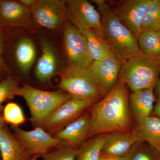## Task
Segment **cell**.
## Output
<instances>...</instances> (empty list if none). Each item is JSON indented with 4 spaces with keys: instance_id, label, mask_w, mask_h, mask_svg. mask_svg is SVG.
Here are the masks:
<instances>
[{
    "instance_id": "obj_1",
    "label": "cell",
    "mask_w": 160,
    "mask_h": 160,
    "mask_svg": "<svg viewBox=\"0 0 160 160\" xmlns=\"http://www.w3.org/2000/svg\"><path fill=\"white\" fill-rule=\"evenodd\" d=\"M87 138L102 134L129 132L131 118L128 86L119 78L116 86L91 110Z\"/></svg>"
},
{
    "instance_id": "obj_2",
    "label": "cell",
    "mask_w": 160,
    "mask_h": 160,
    "mask_svg": "<svg viewBox=\"0 0 160 160\" xmlns=\"http://www.w3.org/2000/svg\"><path fill=\"white\" fill-rule=\"evenodd\" d=\"M101 15L102 34L112 53L122 63L141 52L137 39L104 0L93 1Z\"/></svg>"
},
{
    "instance_id": "obj_3",
    "label": "cell",
    "mask_w": 160,
    "mask_h": 160,
    "mask_svg": "<svg viewBox=\"0 0 160 160\" xmlns=\"http://www.w3.org/2000/svg\"><path fill=\"white\" fill-rule=\"evenodd\" d=\"M160 75V57L142 53L129 58L122 63L120 78L132 92L153 89Z\"/></svg>"
},
{
    "instance_id": "obj_4",
    "label": "cell",
    "mask_w": 160,
    "mask_h": 160,
    "mask_svg": "<svg viewBox=\"0 0 160 160\" xmlns=\"http://www.w3.org/2000/svg\"><path fill=\"white\" fill-rule=\"evenodd\" d=\"M60 77L59 87L72 98L86 101L92 105L104 97L89 66L69 65L63 69Z\"/></svg>"
},
{
    "instance_id": "obj_5",
    "label": "cell",
    "mask_w": 160,
    "mask_h": 160,
    "mask_svg": "<svg viewBox=\"0 0 160 160\" xmlns=\"http://www.w3.org/2000/svg\"><path fill=\"white\" fill-rule=\"evenodd\" d=\"M18 95L26 101L31 113L32 122L37 126L53 110L72 99L70 95L62 90L44 91L27 84L19 87Z\"/></svg>"
},
{
    "instance_id": "obj_6",
    "label": "cell",
    "mask_w": 160,
    "mask_h": 160,
    "mask_svg": "<svg viewBox=\"0 0 160 160\" xmlns=\"http://www.w3.org/2000/svg\"><path fill=\"white\" fill-rule=\"evenodd\" d=\"M33 25L55 29L66 21V2L63 0H38L30 8Z\"/></svg>"
},
{
    "instance_id": "obj_7",
    "label": "cell",
    "mask_w": 160,
    "mask_h": 160,
    "mask_svg": "<svg viewBox=\"0 0 160 160\" xmlns=\"http://www.w3.org/2000/svg\"><path fill=\"white\" fill-rule=\"evenodd\" d=\"M63 42L70 65L88 67L93 60L89 54L84 35L66 20L63 25Z\"/></svg>"
},
{
    "instance_id": "obj_8",
    "label": "cell",
    "mask_w": 160,
    "mask_h": 160,
    "mask_svg": "<svg viewBox=\"0 0 160 160\" xmlns=\"http://www.w3.org/2000/svg\"><path fill=\"white\" fill-rule=\"evenodd\" d=\"M12 129L15 137L30 157L35 155L41 156L64 143L52 136L40 126L30 131L20 129L18 126H12Z\"/></svg>"
},
{
    "instance_id": "obj_9",
    "label": "cell",
    "mask_w": 160,
    "mask_h": 160,
    "mask_svg": "<svg viewBox=\"0 0 160 160\" xmlns=\"http://www.w3.org/2000/svg\"><path fill=\"white\" fill-rule=\"evenodd\" d=\"M66 18L70 24L81 31L93 29L102 33L101 15L98 9L87 0H67Z\"/></svg>"
},
{
    "instance_id": "obj_10",
    "label": "cell",
    "mask_w": 160,
    "mask_h": 160,
    "mask_svg": "<svg viewBox=\"0 0 160 160\" xmlns=\"http://www.w3.org/2000/svg\"><path fill=\"white\" fill-rule=\"evenodd\" d=\"M91 103L72 98L53 110L38 126L48 133H56L79 117Z\"/></svg>"
},
{
    "instance_id": "obj_11",
    "label": "cell",
    "mask_w": 160,
    "mask_h": 160,
    "mask_svg": "<svg viewBox=\"0 0 160 160\" xmlns=\"http://www.w3.org/2000/svg\"><path fill=\"white\" fill-rule=\"evenodd\" d=\"M152 0H127L113 9L115 14L137 39L147 10Z\"/></svg>"
},
{
    "instance_id": "obj_12",
    "label": "cell",
    "mask_w": 160,
    "mask_h": 160,
    "mask_svg": "<svg viewBox=\"0 0 160 160\" xmlns=\"http://www.w3.org/2000/svg\"><path fill=\"white\" fill-rule=\"evenodd\" d=\"M122 65L120 60L111 53L102 59L93 61L89 66L104 97L118 83Z\"/></svg>"
},
{
    "instance_id": "obj_13",
    "label": "cell",
    "mask_w": 160,
    "mask_h": 160,
    "mask_svg": "<svg viewBox=\"0 0 160 160\" xmlns=\"http://www.w3.org/2000/svg\"><path fill=\"white\" fill-rule=\"evenodd\" d=\"M0 23L3 26L31 29L33 23L30 9L19 2L2 1Z\"/></svg>"
},
{
    "instance_id": "obj_14",
    "label": "cell",
    "mask_w": 160,
    "mask_h": 160,
    "mask_svg": "<svg viewBox=\"0 0 160 160\" xmlns=\"http://www.w3.org/2000/svg\"><path fill=\"white\" fill-rule=\"evenodd\" d=\"M90 115L82 114L55 134L63 142L75 147L87 138L90 125Z\"/></svg>"
},
{
    "instance_id": "obj_15",
    "label": "cell",
    "mask_w": 160,
    "mask_h": 160,
    "mask_svg": "<svg viewBox=\"0 0 160 160\" xmlns=\"http://www.w3.org/2000/svg\"><path fill=\"white\" fill-rule=\"evenodd\" d=\"M140 142L135 131L118 132L108 134L102 152L122 158L133 146Z\"/></svg>"
},
{
    "instance_id": "obj_16",
    "label": "cell",
    "mask_w": 160,
    "mask_h": 160,
    "mask_svg": "<svg viewBox=\"0 0 160 160\" xmlns=\"http://www.w3.org/2000/svg\"><path fill=\"white\" fill-rule=\"evenodd\" d=\"M42 55L38 60L35 74L37 78L42 82H47L55 73L57 68V58L52 46L44 38L40 40Z\"/></svg>"
},
{
    "instance_id": "obj_17",
    "label": "cell",
    "mask_w": 160,
    "mask_h": 160,
    "mask_svg": "<svg viewBox=\"0 0 160 160\" xmlns=\"http://www.w3.org/2000/svg\"><path fill=\"white\" fill-rule=\"evenodd\" d=\"M153 89H140L130 95L129 109L137 122L149 116L153 111L156 100Z\"/></svg>"
},
{
    "instance_id": "obj_18",
    "label": "cell",
    "mask_w": 160,
    "mask_h": 160,
    "mask_svg": "<svg viewBox=\"0 0 160 160\" xmlns=\"http://www.w3.org/2000/svg\"><path fill=\"white\" fill-rule=\"evenodd\" d=\"M0 154L2 160H29L32 158L17 138L5 127L0 129Z\"/></svg>"
},
{
    "instance_id": "obj_19",
    "label": "cell",
    "mask_w": 160,
    "mask_h": 160,
    "mask_svg": "<svg viewBox=\"0 0 160 160\" xmlns=\"http://www.w3.org/2000/svg\"><path fill=\"white\" fill-rule=\"evenodd\" d=\"M134 131L140 142H147L160 153V118L149 116L139 120Z\"/></svg>"
},
{
    "instance_id": "obj_20",
    "label": "cell",
    "mask_w": 160,
    "mask_h": 160,
    "mask_svg": "<svg viewBox=\"0 0 160 160\" xmlns=\"http://www.w3.org/2000/svg\"><path fill=\"white\" fill-rule=\"evenodd\" d=\"M80 31L86 38L89 54L93 61L102 59L112 53L101 32L93 29Z\"/></svg>"
},
{
    "instance_id": "obj_21",
    "label": "cell",
    "mask_w": 160,
    "mask_h": 160,
    "mask_svg": "<svg viewBox=\"0 0 160 160\" xmlns=\"http://www.w3.org/2000/svg\"><path fill=\"white\" fill-rule=\"evenodd\" d=\"M16 59L21 71L28 75L34 64L36 57V50L33 42L28 38H23L16 47Z\"/></svg>"
},
{
    "instance_id": "obj_22",
    "label": "cell",
    "mask_w": 160,
    "mask_h": 160,
    "mask_svg": "<svg viewBox=\"0 0 160 160\" xmlns=\"http://www.w3.org/2000/svg\"><path fill=\"white\" fill-rule=\"evenodd\" d=\"M138 42L142 53L160 57V31L143 30L138 38Z\"/></svg>"
},
{
    "instance_id": "obj_23",
    "label": "cell",
    "mask_w": 160,
    "mask_h": 160,
    "mask_svg": "<svg viewBox=\"0 0 160 160\" xmlns=\"http://www.w3.org/2000/svg\"><path fill=\"white\" fill-rule=\"evenodd\" d=\"M108 134L98 135L78 149L77 160H98Z\"/></svg>"
},
{
    "instance_id": "obj_24",
    "label": "cell",
    "mask_w": 160,
    "mask_h": 160,
    "mask_svg": "<svg viewBox=\"0 0 160 160\" xmlns=\"http://www.w3.org/2000/svg\"><path fill=\"white\" fill-rule=\"evenodd\" d=\"M78 149L63 143L41 156L43 160H77Z\"/></svg>"
},
{
    "instance_id": "obj_25",
    "label": "cell",
    "mask_w": 160,
    "mask_h": 160,
    "mask_svg": "<svg viewBox=\"0 0 160 160\" xmlns=\"http://www.w3.org/2000/svg\"><path fill=\"white\" fill-rule=\"evenodd\" d=\"M160 31V0H152L143 21L142 31Z\"/></svg>"
},
{
    "instance_id": "obj_26",
    "label": "cell",
    "mask_w": 160,
    "mask_h": 160,
    "mask_svg": "<svg viewBox=\"0 0 160 160\" xmlns=\"http://www.w3.org/2000/svg\"><path fill=\"white\" fill-rule=\"evenodd\" d=\"M3 119L12 126H18L25 122L26 119L22 108L18 104L8 103L3 111Z\"/></svg>"
},
{
    "instance_id": "obj_27",
    "label": "cell",
    "mask_w": 160,
    "mask_h": 160,
    "mask_svg": "<svg viewBox=\"0 0 160 160\" xmlns=\"http://www.w3.org/2000/svg\"><path fill=\"white\" fill-rule=\"evenodd\" d=\"M19 87L17 81L8 78L0 82V107L6 100L18 95Z\"/></svg>"
},
{
    "instance_id": "obj_28",
    "label": "cell",
    "mask_w": 160,
    "mask_h": 160,
    "mask_svg": "<svg viewBox=\"0 0 160 160\" xmlns=\"http://www.w3.org/2000/svg\"><path fill=\"white\" fill-rule=\"evenodd\" d=\"M136 145V144H135ZM135 145L132 147L123 160H160L159 157Z\"/></svg>"
},
{
    "instance_id": "obj_29",
    "label": "cell",
    "mask_w": 160,
    "mask_h": 160,
    "mask_svg": "<svg viewBox=\"0 0 160 160\" xmlns=\"http://www.w3.org/2000/svg\"><path fill=\"white\" fill-rule=\"evenodd\" d=\"M98 160H123L122 158L115 156L106 154L102 152Z\"/></svg>"
},
{
    "instance_id": "obj_30",
    "label": "cell",
    "mask_w": 160,
    "mask_h": 160,
    "mask_svg": "<svg viewBox=\"0 0 160 160\" xmlns=\"http://www.w3.org/2000/svg\"><path fill=\"white\" fill-rule=\"evenodd\" d=\"M155 116L160 118V98L158 99L156 104L155 105L153 111Z\"/></svg>"
},
{
    "instance_id": "obj_31",
    "label": "cell",
    "mask_w": 160,
    "mask_h": 160,
    "mask_svg": "<svg viewBox=\"0 0 160 160\" xmlns=\"http://www.w3.org/2000/svg\"><path fill=\"white\" fill-rule=\"evenodd\" d=\"M36 1V0H20L19 2L24 6L30 9L32 6L34 5Z\"/></svg>"
},
{
    "instance_id": "obj_32",
    "label": "cell",
    "mask_w": 160,
    "mask_h": 160,
    "mask_svg": "<svg viewBox=\"0 0 160 160\" xmlns=\"http://www.w3.org/2000/svg\"><path fill=\"white\" fill-rule=\"evenodd\" d=\"M2 41H1V32H0V71H2L3 67V62L2 56Z\"/></svg>"
},
{
    "instance_id": "obj_33",
    "label": "cell",
    "mask_w": 160,
    "mask_h": 160,
    "mask_svg": "<svg viewBox=\"0 0 160 160\" xmlns=\"http://www.w3.org/2000/svg\"><path fill=\"white\" fill-rule=\"evenodd\" d=\"M154 87L156 88V91L158 98V99H159L160 98V78H159Z\"/></svg>"
},
{
    "instance_id": "obj_34",
    "label": "cell",
    "mask_w": 160,
    "mask_h": 160,
    "mask_svg": "<svg viewBox=\"0 0 160 160\" xmlns=\"http://www.w3.org/2000/svg\"><path fill=\"white\" fill-rule=\"evenodd\" d=\"M5 122V121H4L3 117L0 116V129L4 128Z\"/></svg>"
},
{
    "instance_id": "obj_35",
    "label": "cell",
    "mask_w": 160,
    "mask_h": 160,
    "mask_svg": "<svg viewBox=\"0 0 160 160\" xmlns=\"http://www.w3.org/2000/svg\"><path fill=\"white\" fill-rule=\"evenodd\" d=\"M39 157V156L38 155L33 156L29 160H37L38 159V158Z\"/></svg>"
},
{
    "instance_id": "obj_36",
    "label": "cell",
    "mask_w": 160,
    "mask_h": 160,
    "mask_svg": "<svg viewBox=\"0 0 160 160\" xmlns=\"http://www.w3.org/2000/svg\"><path fill=\"white\" fill-rule=\"evenodd\" d=\"M1 2H2V1H0V4H1Z\"/></svg>"
},
{
    "instance_id": "obj_37",
    "label": "cell",
    "mask_w": 160,
    "mask_h": 160,
    "mask_svg": "<svg viewBox=\"0 0 160 160\" xmlns=\"http://www.w3.org/2000/svg\"></svg>"
}]
</instances>
